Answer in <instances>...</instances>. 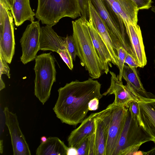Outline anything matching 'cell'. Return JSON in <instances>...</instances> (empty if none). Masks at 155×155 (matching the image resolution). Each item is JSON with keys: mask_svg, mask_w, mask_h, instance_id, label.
I'll return each mask as SVG.
<instances>
[{"mask_svg": "<svg viewBox=\"0 0 155 155\" xmlns=\"http://www.w3.org/2000/svg\"><path fill=\"white\" fill-rule=\"evenodd\" d=\"M10 68L7 63L0 56V77L2 74H5L9 78H10Z\"/></svg>", "mask_w": 155, "mask_h": 155, "instance_id": "f1b7e54d", "label": "cell"}, {"mask_svg": "<svg viewBox=\"0 0 155 155\" xmlns=\"http://www.w3.org/2000/svg\"><path fill=\"white\" fill-rule=\"evenodd\" d=\"M101 88V84L91 78L67 83L58 90V98L53 108L56 117L62 123L69 125L81 123L89 111L90 101L103 97Z\"/></svg>", "mask_w": 155, "mask_h": 155, "instance_id": "6da1fadb", "label": "cell"}, {"mask_svg": "<svg viewBox=\"0 0 155 155\" xmlns=\"http://www.w3.org/2000/svg\"><path fill=\"white\" fill-rule=\"evenodd\" d=\"M35 60L34 94L44 105L49 99L52 86L56 81L55 61L51 53L37 56Z\"/></svg>", "mask_w": 155, "mask_h": 155, "instance_id": "5b68a950", "label": "cell"}, {"mask_svg": "<svg viewBox=\"0 0 155 155\" xmlns=\"http://www.w3.org/2000/svg\"><path fill=\"white\" fill-rule=\"evenodd\" d=\"M128 108L131 113L136 116L139 123L140 120L138 102L136 101L132 102L129 105Z\"/></svg>", "mask_w": 155, "mask_h": 155, "instance_id": "f546056e", "label": "cell"}, {"mask_svg": "<svg viewBox=\"0 0 155 155\" xmlns=\"http://www.w3.org/2000/svg\"><path fill=\"white\" fill-rule=\"evenodd\" d=\"M88 155H96L94 129L89 137Z\"/></svg>", "mask_w": 155, "mask_h": 155, "instance_id": "83f0119b", "label": "cell"}, {"mask_svg": "<svg viewBox=\"0 0 155 155\" xmlns=\"http://www.w3.org/2000/svg\"><path fill=\"white\" fill-rule=\"evenodd\" d=\"M39 50H48L57 53L61 50L67 48L66 38L58 36L52 28L46 25L41 28Z\"/></svg>", "mask_w": 155, "mask_h": 155, "instance_id": "9a60e30c", "label": "cell"}, {"mask_svg": "<svg viewBox=\"0 0 155 155\" xmlns=\"http://www.w3.org/2000/svg\"><path fill=\"white\" fill-rule=\"evenodd\" d=\"M89 20L93 23L105 43L109 52L112 63L118 68L119 62L117 51L114 48L112 41L106 25L90 0L88 1Z\"/></svg>", "mask_w": 155, "mask_h": 155, "instance_id": "4fadbf2b", "label": "cell"}, {"mask_svg": "<svg viewBox=\"0 0 155 155\" xmlns=\"http://www.w3.org/2000/svg\"><path fill=\"white\" fill-rule=\"evenodd\" d=\"M125 63H126L130 67L136 68L139 67L138 65L134 58L128 54H127L126 56L125 60Z\"/></svg>", "mask_w": 155, "mask_h": 155, "instance_id": "4dcf8cb0", "label": "cell"}, {"mask_svg": "<svg viewBox=\"0 0 155 155\" xmlns=\"http://www.w3.org/2000/svg\"><path fill=\"white\" fill-rule=\"evenodd\" d=\"M47 138L45 136H43L41 138V142H45L47 140Z\"/></svg>", "mask_w": 155, "mask_h": 155, "instance_id": "74e56055", "label": "cell"}, {"mask_svg": "<svg viewBox=\"0 0 155 155\" xmlns=\"http://www.w3.org/2000/svg\"><path fill=\"white\" fill-rule=\"evenodd\" d=\"M139 10L148 9L152 7V0H131Z\"/></svg>", "mask_w": 155, "mask_h": 155, "instance_id": "4316f807", "label": "cell"}, {"mask_svg": "<svg viewBox=\"0 0 155 155\" xmlns=\"http://www.w3.org/2000/svg\"><path fill=\"white\" fill-rule=\"evenodd\" d=\"M89 0H78L81 8V17L87 20H89Z\"/></svg>", "mask_w": 155, "mask_h": 155, "instance_id": "484cf974", "label": "cell"}, {"mask_svg": "<svg viewBox=\"0 0 155 155\" xmlns=\"http://www.w3.org/2000/svg\"><path fill=\"white\" fill-rule=\"evenodd\" d=\"M13 19L6 5L0 0V56L9 64L15 51Z\"/></svg>", "mask_w": 155, "mask_h": 155, "instance_id": "ba28073f", "label": "cell"}, {"mask_svg": "<svg viewBox=\"0 0 155 155\" xmlns=\"http://www.w3.org/2000/svg\"><path fill=\"white\" fill-rule=\"evenodd\" d=\"M3 152V140H0V153L1 154Z\"/></svg>", "mask_w": 155, "mask_h": 155, "instance_id": "8d00e7d4", "label": "cell"}, {"mask_svg": "<svg viewBox=\"0 0 155 155\" xmlns=\"http://www.w3.org/2000/svg\"><path fill=\"white\" fill-rule=\"evenodd\" d=\"M98 115L94 120L96 155H105L107 137L106 127L103 120Z\"/></svg>", "mask_w": 155, "mask_h": 155, "instance_id": "44dd1931", "label": "cell"}, {"mask_svg": "<svg viewBox=\"0 0 155 155\" xmlns=\"http://www.w3.org/2000/svg\"><path fill=\"white\" fill-rule=\"evenodd\" d=\"M109 72L111 75L110 85L103 95L114 94L115 99L112 104L117 106L128 107L132 102H138L142 96L137 94L127 84L124 85L119 75H116L111 71Z\"/></svg>", "mask_w": 155, "mask_h": 155, "instance_id": "8fae6325", "label": "cell"}, {"mask_svg": "<svg viewBox=\"0 0 155 155\" xmlns=\"http://www.w3.org/2000/svg\"><path fill=\"white\" fill-rule=\"evenodd\" d=\"M70 70L73 68V59L68 48L59 51L58 53Z\"/></svg>", "mask_w": 155, "mask_h": 155, "instance_id": "cb8c5ba5", "label": "cell"}, {"mask_svg": "<svg viewBox=\"0 0 155 155\" xmlns=\"http://www.w3.org/2000/svg\"><path fill=\"white\" fill-rule=\"evenodd\" d=\"M99 112L107 130L105 155H112L118 142L128 107L111 104Z\"/></svg>", "mask_w": 155, "mask_h": 155, "instance_id": "52a82bcc", "label": "cell"}, {"mask_svg": "<svg viewBox=\"0 0 155 155\" xmlns=\"http://www.w3.org/2000/svg\"><path fill=\"white\" fill-rule=\"evenodd\" d=\"M88 20L81 17L72 21V37L77 56L93 79L99 78L103 69L99 58L93 45L89 32Z\"/></svg>", "mask_w": 155, "mask_h": 155, "instance_id": "7a4b0ae2", "label": "cell"}, {"mask_svg": "<svg viewBox=\"0 0 155 155\" xmlns=\"http://www.w3.org/2000/svg\"><path fill=\"white\" fill-rule=\"evenodd\" d=\"M99 112L92 113L86 118L77 128L72 131L68 138L69 147L74 146L85 138L89 137L94 129V118Z\"/></svg>", "mask_w": 155, "mask_h": 155, "instance_id": "e0dca14e", "label": "cell"}, {"mask_svg": "<svg viewBox=\"0 0 155 155\" xmlns=\"http://www.w3.org/2000/svg\"><path fill=\"white\" fill-rule=\"evenodd\" d=\"M87 25L92 40L99 58L103 69L106 74L110 71L109 66L111 67V60L108 49L92 22L87 21Z\"/></svg>", "mask_w": 155, "mask_h": 155, "instance_id": "2e32d148", "label": "cell"}, {"mask_svg": "<svg viewBox=\"0 0 155 155\" xmlns=\"http://www.w3.org/2000/svg\"><path fill=\"white\" fill-rule=\"evenodd\" d=\"M154 63H155V60H154Z\"/></svg>", "mask_w": 155, "mask_h": 155, "instance_id": "ab89813d", "label": "cell"}, {"mask_svg": "<svg viewBox=\"0 0 155 155\" xmlns=\"http://www.w3.org/2000/svg\"><path fill=\"white\" fill-rule=\"evenodd\" d=\"M143 155H155V143L154 146L150 150L146 152H143Z\"/></svg>", "mask_w": 155, "mask_h": 155, "instance_id": "e575fe53", "label": "cell"}, {"mask_svg": "<svg viewBox=\"0 0 155 155\" xmlns=\"http://www.w3.org/2000/svg\"><path fill=\"white\" fill-rule=\"evenodd\" d=\"M89 137L85 138L74 146L77 150L78 155H88Z\"/></svg>", "mask_w": 155, "mask_h": 155, "instance_id": "603a6c76", "label": "cell"}, {"mask_svg": "<svg viewBox=\"0 0 155 155\" xmlns=\"http://www.w3.org/2000/svg\"><path fill=\"white\" fill-rule=\"evenodd\" d=\"M81 16L78 0H38L35 16L42 24L52 27L63 18Z\"/></svg>", "mask_w": 155, "mask_h": 155, "instance_id": "277c9868", "label": "cell"}, {"mask_svg": "<svg viewBox=\"0 0 155 155\" xmlns=\"http://www.w3.org/2000/svg\"><path fill=\"white\" fill-rule=\"evenodd\" d=\"M66 38V42L68 50L73 60L75 61L77 56L75 45L72 36L67 35Z\"/></svg>", "mask_w": 155, "mask_h": 155, "instance_id": "d4e9b609", "label": "cell"}, {"mask_svg": "<svg viewBox=\"0 0 155 155\" xmlns=\"http://www.w3.org/2000/svg\"><path fill=\"white\" fill-rule=\"evenodd\" d=\"M68 147L57 137H49L41 142L36 151L37 155H67Z\"/></svg>", "mask_w": 155, "mask_h": 155, "instance_id": "ffe728a7", "label": "cell"}, {"mask_svg": "<svg viewBox=\"0 0 155 155\" xmlns=\"http://www.w3.org/2000/svg\"><path fill=\"white\" fill-rule=\"evenodd\" d=\"M99 99L94 98L91 100L88 103V109L89 110H95L98 108Z\"/></svg>", "mask_w": 155, "mask_h": 155, "instance_id": "1f68e13d", "label": "cell"}, {"mask_svg": "<svg viewBox=\"0 0 155 155\" xmlns=\"http://www.w3.org/2000/svg\"><path fill=\"white\" fill-rule=\"evenodd\" d=\"M150 141H153V139L128 108L120 137L112 155L135 154L142 144Z\"/></svg>", "mask_w": 155, "mask_h": 155, "instance_id": "3957f363", "label": "cell"}, {"mask_svg": "<svg viewBox=\"0 0 155 155\" xmlns=\"http://www.w3.org/2000/svg\"><path fill=\"white\" fill-rule=\"evenodd\" d=\"M5 84L4 82L2 77H0V91L5 88Z\"/></svg>", "mask_w": 155, "mask_h": 155, "instance_id": "d590c367", "label": "cell"}, {"mask_svg": "<svg viewBox=\"0 0 155 155\" xmlns=\"http://www.w3.org/2000/svg\"><path fill=\"white\" fill-rule=\"evenodd\" d=\"M11 12L16 26H19L26 21H34L35 14L32 11L30 0H15Z\"/></svg>", "mask_w": 155, "mask_h": 155, "instance_id": "ac0fdd59", "label": "cell"}, {"mask_svg": "<svg viewBox=\"0 0 155 155\" xmlns=\"http://www.w3.org/2000/svg\"><path fill=\"white\" fill-rule=\"evenodd\" d=\"M39 20L27 25L20 40L22 55L21 61L24 64L33 61L39 50L41 27Z\"/></svg>", "mask_w": 155, "mask_h": 155, "instance_id": "9c48e42d", "label": "cell"}, {"mask_svg": "<svg viewBox=\"0 0 155 155\" xmlns=\"http://www.w3.org/2000/svg\"><path fill=\"white\" fill-rule=\"evenodd\" d=\"M139 124L155 143V98L140 97L138 101Z\"/></svg>", "mask_w": 155, "mask_h": 155, "instance_id": "5bb4252c", "label": "cell"}, {"mask_svg": "<svg viewBox=\"0 0 155 155\" xmlns=\"http://www.w3.org/2000/svg\"><path fill=\"white\" fill-rule=\"evenodd\" d=\"M118 60L119 70V78L122 80V73L124 66L125 63V60L126 56L128 54L127 51L123 48L120 47L116 50Z\"/></svg>", "mask_w": 155, "mask_h": 155, "instance_id": "7402d4cb", "label": "cell"}, {"mask_svg": "<svg viewBox=\"0 0 155 155\" xmlns=\"http://www.w3.org/2000/svg\"><path fill=\"white\" fill-rule=\"evenodd\" d=\"M5 3L8 7L9 10L11 11L15 0H0Z\"/></svg>", "mask_w": 155, "mask_h": 155, "instance_id": "836d02e7", "label": "cell"}, {"mask_svg": "<svg viewBox=\"0 0 155 155\" xmlns=\"http://www.w3.org/2000/svg\"><path fill=\"white\" fill-rule=\"evenodd\" d=\"M151 9V11L154 13L155 15V6H152Z\"/></svg>", "mask_w": 155, "mask_h": 155, "instance_id": "f35d334b", "label": "cell"}, {"mask_svg": "<svg viewBox=\"0 0 155 155\" xmlns=\"http://www.w3.org/2000/svg\"><path fill=\"white\" fill-rule=\"evenodd\" d=\"M124 25L129 23L137 24L139 9L131 0H103Z\"/></svg>", "mask_w": 155, "mask_h": 155, "instance_id": "7c38bea8", "label": "cell"}, {"mask_svg": "<svg viewBox=\"0 0 155 155\" xmlns=\"http://www.w3.org/2000/svg\"><path fill=\"white\" fill-rule=\"evenodd\" d=\"M5 124L10 135L14 155H31L28 145L20 128L16 114L10 111L8 107L4 108Z\"/></svg>", "mask_w": 155, "mask_h": 155, "instance_id": "30bf717a", "label": "cell"}, {"mask_svg": "<svg viewBox=\"0 0 155 155\" xmlns=\"http://www.w3.org/2000/svg\"><path fill=\"white\" fill-rule=\"evenodd\" d=\"M136 68L124 64L122 71V78L126 81L127 85L138 95L151 98L149 93L143 87Z\"/></svg>", "mask_w": 155, "mask_h": 155, "instance_id": "d6986e66", "label": "cell"}, {"mask_svg": "<svg viewBox=\"0 0 155 155\" xmlns=\"http://www.w3.org/2000/svg\"><path fill=\"white\" fill-rule=\"evenodd\" d=\"M105 22L110 34L114 48L122 47L130 55L133 54L131 44L124 24L120 23L117 17L103 0H90Z\"/></svg>", "mask_w": 155, "mask_h": 155, "instance_id": "8992f818", "label": "cell"}, {"mask_svg": "<svg viewBox=\"0 0 155 155\" xmlns=\"http://www.w3.org/2000/svg\"><path fill=\"white\" fill-rule=\"evenodd\" d=\"M67 155H78V151L74 146H70L68 147Z\"/></svg>", "mask_w": 155, "mask_h": 155, "instance_id": "d6a6232c", "label": "cell"}]
</instances>
